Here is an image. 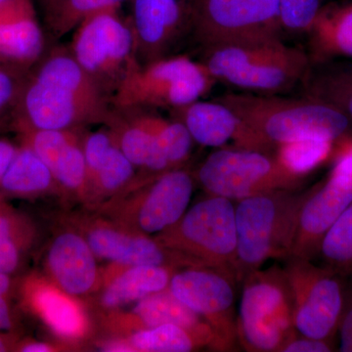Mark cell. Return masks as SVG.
I'll return each instance as SVG.
<instances>
[{
  "label": "cell",
  "instance_id": "6da1fadb",
  "mask_svg": "<svg viewBox=\"0 0 352 352\" xmlns=\"http://www.w3.org/2000/svg\"><path fill=\"white\" fill-rule=\"evenodd\" d=\"M24 110L34 129L74 131L106 122L112 102L83 71L69 50L53 48L25 88Z\"/></svg>",
  "mask_w": 352,
  "mask_h": 352
},
{
  "label": "cell",
  "instance_id": "7a4b0ae2",
  "mask_svg": "<svg viewBox=\"0 0 352 352\" xmlns=\"http://www.w3.org/2000/svg\"><path fill=\"white\" fill-rule=\"evenodd\" d=\"M201 63L215 82L247 94L276 95L289 91L310 74L305 51L281 38L227 43L205 48Z\"/></svg>",
  "mask_w": 352,
  "mask_h": 352
},
{
  "label": "cell",
  "instance_id": "3957f363",
  "mask_svg": "<svg viewBox=\"0 0 352 352\" xmlns=\"http://www.w3.org/2000/svg\"><path fill=\"white\" fill-rule=\"evenodd\" d=\"M217 100L232 109L275 147L307 138L336 142L352 126L339 109L309 95L296 99L245 92L223 95Z\"/></svg>",
  "mask_w": 352,
  "mask_h": 352
},
{
  "label": "cell",
  "instance_id": "277c9868",
  "mask_svg": "<svg viewBox=\"0 0 352 352\" xmlns=\"http://www.w3.org/2000/svg\"><path fill=\"white\" fill-rule=\"evenodd\" d=\"M305 193L279 190L236 201L237 281L270 259L289 258Z\"/></svg>",
  "mask_w": 352,
  "mask_h": 352
},
{
  "label": "cell",
  "instance_id": "5b68a950",
  "mask_svg": "<svg viewBox=\"0 0 352 352\" xmlns=\"http://www.w3.org/2000/svg\"><path fill=\"white\" fill-rule=\"evenodd\" d=\"M215 82L201 62L170 55L134 66L113 94L112 106L173 112L201 100Z\"/></svg>",
  "mask_w": 352,
  "mask_h": 352
},
{
  "label": "cell",
  "instance_id": "8992f818",
  "mask_svg": "<svg viewBox=\"0 0 352 352\" xmlns=\"http://www.w3.org/2000/svg\"><path fill=\"white\" fill-rule=\"evenodd\" d=\"M71 47L76 62L112 102L129 72L139 64L131 19L120 6L87 15L74 30Z\"/></svg>",
  "mask_w": 352,
  "mask_h": 352
},
{
  "label": "cell",
  "instance_id": "52a82bcc",
  "mask_svg": "<svg viewBox=\"0 0 352 352\" xmlns=\"http://www.w3.org/2000/svg\"><path fill=\"white\" fill-rule=\"evenodd\" d=\"M237 336L250 352H280L296 335L293 302L283 268L258 270L243 279Z\"/></svg>",
  "mask_w": 352,
  "mask_h": 352
},
{
  "label": "cell",
  "instance_id": "ba28073f",
  "mask_svg": "<svg viewBox=\"0 0 352 352\" xmlns=\"http://www.w3.org/2000/svg\"><path fill=\"white\" fill-rule=\"evenodd\" d=\"M194 177L207 194L233 201L279 190L298 191L305 179L287 170L275 153L238 148L215 150Z\"/></svg>",
  "mask_w": 352,
  "mask_h": 352
},
{
  "label": "cell",
  "instance_id": "9c48e42d",
  "mask_svg": "<svg viewBox=\"0 0 352 352\" xmlns=\"http://www.w3.org/2000/svg\"><path fill=\"white\" fill-rule=\"evenodd\" d=\"M157 240L200 266L234 271L237 252L235 204L224 197L208 194L175 226L160 233Z\"/></svg>",
  "mask_w": 352,
  "mask_h": 352
},
{
  "label": "cell",
  "instance_id": "30bf717a",
  "mask_svg": "<svg viewBox=\"0 0 352 352\" xmlns=\"http://www.w3.org/2000/svg\"><path fill=\"white\" fill-rule=\"evenodd\" d=\"M237 278L230 268L189 266L173 273L168 289L214 331L217 351H237Z\"/></svg>",
  "mask_w": 352,
  "mask_h": 352
},
{
  "label": "cell",
  "instance_id": "8fae6325",
  "mask_svg": "<svg viewBox=\"0 0 352 352\" xmlns=\"http://www.w3.org/2000/svg\"><path fill=\"white\" fill-rule=\"evenodd\" d=\"M293 302L296 333L331 340L337 332L344 307L340 276L312 261L289 258L283 267Z\"/></svg>",
  "mask_w": 352,
  "mask_h": 352
},
{
  "label": "cell",
  "instance_id": "7c38bea8",
  "mask_svg": "<svg viewBox=\"0 0 352 352\" xmlns=\"http://www.w3.org/2000/svg\"><path fill=\"white\" fill-rule=\"evenodd\" d=\"M279 0H196L192 32L204 47L279 38Z\"/></svg>",
  "mask_w": 352,
  "mask_h": 352
},
{
  "label": "cell",
  "instance_id": "4fadbf2b",
  "mask_svg": "<svg viewBox=\"0 0 352 352\" xmlns=\"http://www.w3.org/2000/svg\"><path fill=\"white\" fill-rule=\"evenodd\" d=\"M196 0H133L131 22L136 56L147 64L170 56L187 32H192Z\"/></svg>",
  "mask_w": 352,
  "mask_h": 352
},
{
  "label": "cell",
  "instance_id": "5bb4252c",
  "mask_svg": "<svg viewBox=\"0 0 352 352\" xmlns=\"http://www.w3.org/2000/svg\"><path fill=\"white\" fill-rule=\"evenodd\" d=\"M352 203V178L333 170L305 192L296 219L289 258L314 261L324 236Z\"/></svg>",
  "mask_w": 352,
  "mask_h": 352
},
{
  "label": "cell",
  "instance_id": "9a60e30c",
  "mask_svg": "<svg viewBox=\"0 0 352 352\" xmlns=\"http://www.w3.org/2000/svg\"><path fill=\"white\" fill-rule=\"evenodd\" d=\"M194 142L210 148H238L275 153L276 147L254 131L232 109L215 99L198 100L173 111Z\"/></svg>",
  "mask_w": 352,
  "mask_h": 352
},
{
  "label": "cell",
  "instance_id": "2e32d148",
  "mask_svg": "<svg viewBox=\"0 0 352 352\" xmlns=\"http://www.w3.org/2000/svg\"><path fill=\"white\" fill-rule=\"evenodd\" d=\"M195 177L176 168L157 175L139 206L138 226L147 234L162 233L186 212L193 195Z\"/></svg>",
  "mask_w": 352,
  "mask_h": 352
},
{
  "label": "cell",
  "instance_id": "e0dca14e",
  "mask_svg": "<svg viewBox=\"0 0 352 352\" xmlns=\"http://www.w3.org/2000/svg\"><path fill=\"white\" fill-rule=\"evenodd\" d=\"M87 243L95 256L124 265L200 266L188 256L144 236H129L110 228H95Z\"/></svg>",
  "mask_w": 352,
  "mask_h": 352
},
{
  "label": "cell",
  "instance_id": "ac0fdd59",
  "mask_svg": "<svg viewBox=\"0 0 352 352\" xmlns=\"http://www.w3.org/2000/svg\"><path fill=\"white\" fill-rule=\"evenodd\" d=\"M45 38L30 0L0 2V58L29 66L43 56Z\"/></svg>",
  "mask_w": 352,
  "mask_h": 352
},
{
  "label": "cell",
  "instance_id": "d6986e66",
  "mask_svg": "<svg viewBox=\"0 0 352 352\" xmlns=\"http://www.w3.org/2000/svg\"><path fill=\"white\" fill-rule=\"evenodd\" d=\"M48 266L67 295H85L96 282L95 254L87 241L75 233H63L54 240L48 252Z\"/></svg>",
  "mask_w": 352,
  "mask_h": 352
},
{
  "label": "cell",
  "instance_id": "ffe728a7",
  "mask_svg": "<svg viewBox=\"0 0 352 352\" xmlns=\"http://www.w3.org/2000/svg\"><path fill=\"white\" fill-rule=\"evenodd\" d=\"M308 34L318 61L336 57L352 59V0L322 7Z\"/></svg>",
  "mask_w": 352,
  "mask_h": 352
},
{
  "label": "cell",
  "instance_id": "44dd1931",
  "mask_svg": "<svg viewBox=\"0 0 352 352\" xmlns=\"http://www.w3.org/2000/svg\"><path fill=\"white\" fill-rule=\"evenodd\" d=\"M133 314L139 323L142 324V329L171 324L214 336L215 339L214 331L205 320L180 302L168 288L139 300L134 307Z\"/></svg>",
  "mask_w": 352,
  "mask_h": 352
},
{
  "label": "cell",
  "instance_id": "7402d4cb",
  "mask_svg": "<svg viewBox=\"0 0 352 352\" xmlns=\"http://www.w3.org/2000/svg\"><path fill=\"white\" fill-rule=\"evenodd\" d=\"M175 272V268L166 266H131L109 285L102 296V303L106 307L113 308L138 302L168 288Z\"/></svg>",
  "mask_w": 352,
  "mask_h": 352
},
{
  "label": "cell",
  "instance_id": "603a6c76",
  "mask_svg": "<svg viewBox=\"0 0 352 352\" xmlns=\"http://www.w3.org/2000/svg\"><path fill=\"white\" fill-rule=\"evenodd\" d=\"M32 307L55 333L65 338H78L85 330V319L78 305L57 289L41 284L28 287Z\"/></svg>",
  "mask_w": 352,
  "mask_h": 352
},
{
  "label": "cell",
  "instance_id": "cb8c5ba5",
  "mask_svg": "<svg viewBox=\"0 0 352 352\" xmlns=\"http://www.w3.org/2000/svg\"><path fill=\"white\" fill-rule=\"evenodd\" d=\"M129 344L135 351L188 352L204 346L217 351L214 336L171 324L141 329L131 336Z\"/></svg>",
  "mask_w": 352,
  "mask_h": 352
},
{
  "label": "cell",
  "instance_id": "d4e9b609",
  "mask_svg": "<svg viewBox=\"0 0 352 352\" xmlns=\"http://www.w3.org/2000/svg\"><path fill=\"white\" fill-rule=\"evenodd\" d=\"M54 180L50 168L30 146L17 151L0 185L6 192L18 195L39 193L50 188Z\"/></svg>",
  "mask_w": 352,
  "mask_h": 352
},
{
  "label": "cell",
  "instance_id": "484cf974",
  "mask_svg": "<svg viewBox=\"0 0 352 352\" xmlns=\"http://www.w3.org/2000/svg\"><path fill=\"white\" fill-rule=\"evenodd\" d=\"M318 256L324 267L339 276L352 277V203L324 236Z\"/></svg>",
  "mask_w": 352,
  "mask_h": 352
},
{
  "label": "cell",
  "instance_id": "4316f807",
  "mask_svg": "<svg viewBox=\"0 0 352 352\" xmlns=\"http://www.w3.org/2000/svg\"><path fill=\"white\" fill-rule=\"evenodd\" d=\"M333 143L328 139H300L277 146L275 156L289 173L305 178L327 161L333 151Z\"/></svg>",
  "mask_w": 352,
  "mask_h": 352
},
{
  "label": "cell",
  "instance_id": "83f0119b",
  "mask_svg": "<svg viewBox=\"0 0 352 352\" xmlns=\"http://www.w3.org/2000/svg\"><path fill=\"white\" fill-rule=\"evenodd\" d=\"M307 95L327 102L342 111L352 122V66L326 69L307 80Z\"/></svg>",
  "mask_w": 352,
  "mask_h": 352
},
{
  "label": "cell",
  "instance_id": "f1b7e54d",
  "mask_svg": "<svg viewBox=\"0 0 352 352\" xmlns=\"http://www.w3.org/2000/svg\"><path fill=\"white\" fill-rule=\"evenodd\" d=\"M142 110L171 170L182 168L191 154L194 143L187 127L179 120L164 119L155 110Z\"/></svg>",
  "mask_w": 352,
  "mask_h": 352
},
{
  "label": "cell",
  "instance_id": "f546056e",
  "mask_svg": "<svg viewBox=\"0 0 352 352\" xmlns=\"http://www.w3.org/2000/svg\"><path fill=\"white\" fill-rule=\"evenodd\" d=\"M124 0H63L47 18L52 36L62 38L74 31L89 14L108 7L120 6Z\"/></svg>",
  "mask_w": 352,
  "mask_h": 352
},
{
  "label": "cell",
  "instance_id": "4dcf8cb0",
  "mask_svg": "<svg viewBox=\"0 0 352 352\" xmlns=\"http://www.w3.org/2000/svg\"><path fill=\"white\" fill-rule=\"evenodd\" d=\"M51 173L66 188L78 190L85 185L88 178L87 162L76 133L57 157Z\"/></svg>",
  "mask_w": 352,
  "mask_h": 352
},
{
  "label": "cell",
  "instance_id": "1f68e13d",
  "mask_svg": "<svg viewBox=\"0 0 352 352\" xmlns=\"http://www.w3.org/2000/svg\"><path fill=\"white\" fill-rule=\"evenodd\" d=\"M23 239L22 222L14 215L0 210V272L9 275L17 270Z\"/></svg>",
  "mask_w": 352,
  "mask_h": 352
},
{
  "label": "cell",
  "instance_id": "d6a6232c",
  "mask_svg": "<svg viewBox=\"0 0 352 352\" xmlns=\"http://www.w3.org/2000/svg\"><path fill=\"white\" fill-rule=\"evenodd\" d=\"M135 166L115 142L104 157L94 179L105 191H115L134 176Z\"/></svg>",
  "mask_w": 352,
  "mask_h": 352
},
{
  "label": "cell",
  "instance_id": "836d02e7",
  "mask_svg": "<svg viewBox=\"0 0 352 352\" xmlns=\"http://www.w3.org/2000/svg\"><path fill=\"white\" fill-rule=\"evenodd\" d=\"M322 0H279L282 29L309 32L322 9Z\"/></svg>",
  "mask_w": 352,
  "mask_h": 352
},
{
  "label": "cell",
  "instance_id": "e575fe53",
  "mask_svg": "<svg viewBox=\"0 0 352 352\" xmlns=\"http://www.w3.org/2000/svg\"><path fill=\"white\" fill-rule=\"evenodd\" d=\"M116 140L112 131H96L88 134L85 138L82 144L83 154H85V162H87V175L89 179H94L102 161L110 148L115 144Z\"/></svg>",
  "mask_w": 352,
  "mask_h": 352
},
{
  "label": "cell",
  "instance_id": "d590c367",
  "mask_svg": "<svg viewBox=\"0 0 352 352\" xmlns=\"http://www.w3.org/2000/svg\"><path fill=\"white\" fill-rule=\"evenodd\" d=\"M333 351L331 340L314 339L296 333L280 352H329Z\"/></svg>",
  "mask_w": 352,
  "mask_h": 352
},
{
  "label": "cell",
  "instance_id": "8d00e7d4",
  "mask_svg": "<svg viewBox=\"0 0 352 352\" xmlns=\"http://www.w3.org/2000/svg\"><path fill=\"white\" fill-rule=\"evenodd\" d=\"M338 329L340 331V351L352 352V300L344 307Z\"/></svg>",
  "mask_w": 352,
  "mask_h": 352
},
{
  "label": "cell",
  "instance_id": "74e56055",
  "mask_svg": "<svg viewBox=\"0 0 352 352\" xmlns=\"http://www.w3.org/2000/svg\"><path fill=\"white\" fill-rule=\"evenodd\" d=\"M332 168L352 177V139L344 141L340 144Z\"/></svg>",
  "mask_w": 352,
  "mask_h": 352
},
{
  "label": "cell",
  "instance_id": "f35d334b",
  "mask_svg": "<svg viewBox=\"0 0 352 352\" xmlns=\"http://www.w3.org/2000/svg\"><path fill=\"white\" fill-rule=\"evenodd\" d=\"M17 92L15 78L8 72L0 69V112L12 101Z\"/></svg>",
  "mask_w": 352,
  "mask_h": 352
},
{
  "label": "cell",
  "instance_id": "ab89813d",
  "mask_svg": "<svg viewBox=\"0 0 352 352\" xmlns=\"http://www.w3.org/2000/svg\"><path fill=\"white\" fill-rule=\"evenodd\" d=\"M18 150L11 143L0 140V179L6 173Z\"/></svg>",
  "mask_w": 352,
  "mask_h": 352
},
{
  "label": "cell",
  "instance_id": "60d3db41",
  "mask_svg": "<svg viewBox=\"0 0 352 352\" xmlns=\"http://www.w3.org/2000/svg\"><path fill=\"white\" fill-rule=\"evenodd\" d=\"M6 296L0 295V332L10 330L12 328L10 309H9Z\"/></svg>",
  "mask_w": 352,
  "mask_h": 352
},
{
  "label": "cell",
  "instance_id": "b9f144b4",
  "mask_svg": "<svg viewBox=\"0 0 352 352\" xmlns=\"http://www.w3.org/2000/svg\"><path fill=\"white\" fill-rule=\"evenodd\" d=\"M102 351L109 352H129L135 351L133 346L129 342H120V340H115V342H108L102 347Z\"/></svg>",
  "mask_w": 352,
  "mask_h": 352
},
{
  "label": "cell",
  "instance_id": "7bdbcfd3",
  "mask_svg": "<svg viewBox=\"0 0 352 352\" xmlns=\"http://www.w3.org/2000/svg\"><path fill=\"white\" fill-rule=\"evenodd\" d=\"M20 351L23 352H50L52 351V349L48 344H43V342H30V344L21 347Z\"/></svg>",
  "mask_w": 352,
  "mask_h": 352
},
{
  "label": "cell",
  "instance_id": "ee69618b",
  "mask_svg": "<svg viewBox=\"0 0 352 352\" xmlns=\"http://www.w3.org/2000/svg\"><path fill=\"white\" fill-rule=\"evenodd\" d=\"M62 1H63V0H43V3L44 7H45L46 16H47V18L50 17L51 14L56 10L57 7L61 4Z\"/></svg>",
  "mask_w": 352,
  "mask_h": 352
},
{
  "label": "cell",
  "instance_id": "f6af8a7d",
  "mask_svg": "<svg viewBox=\"0 0 352 352\" xmlns=\"http://www.w3.org/2000/svg\"><path fill=\"white\" fill-rule=\"evenodd\" d=\"M10 344L11 340L3 333H0V352L8 351Z\"/></svg>",
  "mask_w": 352,
  "mask_h": 352
},
{
  "label": "cell",
  "instance_id": "bcb514c9",
  "mask_svg": "<svg viewBox=\"0 0 352 352\" xmlns=\"http://www.w3.org/2000/svg\"><path fill=\"white\" fill-rule=\"evenodd\" d=\"M3 1V0H0V2Z\"/></svg>",
  "mask_w": 352,
  "mask_h": 352
}]
</instances>
